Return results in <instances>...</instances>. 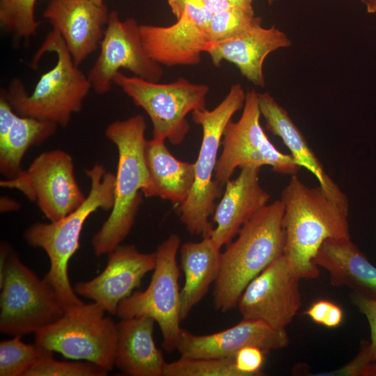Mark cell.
Listing matches in <instances>:
<instances>
[{"mask_svg":"<svg viewBox=\"0 0 376 376\" xmlns=\"http://www.w3.org/2000/svg\"><path fill=\"white\" fill-rule=\"evenodd\" d=\"M283 254L300 279L318 277L314 258L328 239L350 238L349 203L339 187L306 185L295 174L283 189Z\"/></svg>","mask_w":376,"mask_h":376,"instance_id":"obj_1","label":"cell"},{"mask_svg":"<svg viewBox=\"0 0 376 376\" xmlns=\"http://www.w3.org/2000/svg\"><path fill=\"white\" fill-rule=\"evenodd\" d=\"M146 129V120L141 114L116 120L106 128L105 135L116 146L118 158L113 206L91 240L96 256L108 254L120 245L134 225L142 203L141 193L152 197L145 157Z\"/></svg>","mask_w":376,"mask_h":376,"instance_id":"obj_2","label":"cell"},{"mask_svg":"<svg viewBox=\"0 0 376 376\" xmlns=\"http://www.w3.org/2000/svg\"><path fill=\"white\" fill-rule=\"evenodd\" d=\"M85 173L91 188L80 206L56 221L34 223L24 233L30 246L41 248L48 256L50 267L43 279L54 290L65 309L83 303L70 284L68 268L79 247L84 224L94 212L111 210L114 203L115 175L99 163L86 169Z\"/></svg>","mask_w":376,"mask_h":376,"instance_id":"obj_3","label":"cell"},{"mask_svg":"<svg viewBox=\"0 0 376 376\" xmlns=\"http://www.w3.org/2000/svg\"><path fill=\"white\" fill-rule=\"evenodd\" d=\"M284 205L277 200L247 221L237 238L221 252L213 291L215 308L226 312L237 306L247 285L283 253Z\"/></svg>","mask_w":376,"mask_h":376,"instance_id":"obj_4","label":"cell"},{"mask_svg":"<svg viewBox=\"0 0 376 376\" xmlns=\"http://www.w3.org/2000/svg\"><path fill=\"white\" fill-rule=\"evenodd\" d=\"M54 52L56 63L41 75L29 95L20 79H14L4 93L8 102L19 115L49 121L58 127L68 126L71 116L80 111L91 87L88 76L75 63L61 35L50 31L33 58L37 67L41 56Z\"/></svg>","mask_w":376,"mask_h":376,"instance_id":"obj_5","label":"cell"},{"mask_svg":"<svg viewBox=\"0 0 376 376\" xmlns=\"http://www.w3.org/2000/svg\"><path fill=\"white\" fill-rule=\"evenodd\" d=\"M246 92L240 84H235L213 109L206 108L191 112L192 120L202 128L199 153L194 162L195 180L191 191L177 211L180 220L191 235L209 237L214 229L209 217L214 212L215 200L223 192L213 179L217 155L224 130L233 115L243 108Z\"/></svg>","mask_w":376,"mask_h":376,"instance_id":"obj_6","label":"cell"},{"mask_svg":"<svg viewBox=\"0 0 376 376\" xmlns=\"http://www.w3.org/2000/svg\"><path fill=\"white\" fill-rule=\"evenodd\" d=\"M113 81L148 115L152 125V139H168L173 145L185 140L190 129L186 117L190 112L205 108L210 90L206 84H194L182 77L160 84L129 77L120 71Z\"/></svg>","mask_w":376,"mask_h":376,"instance_id":"obj_7","label":"cell"},{"mask_svg":"<svg viewBox=\"0 0 376 376\" xmlns=\"http://www.w3.org/2000/svg\"><path fill=\"white\" fill-rule=\"evenodd\" d=\"M105 312L94 301L68 308L61 318L35 333V343L109 371L115 366L117 326Z\"/></svg>","mask_w":376,"mask_h":376,"instance_id":"obj_8","label":"cell"},{"mask_svg":"<svg viewBox=\"0 0 376 376\" xmlns=\"http://www.w3.org/2000/svg\"><path fill=\"white\" fill-rule=\"evenodd\" d=\"M0 331L13 336L36 333L61 318L65 308L54 290L12 252L0 280Z\"/></svg>","mask_w":376,"mask_h":376,"instance_id":"obj_9","label":"cell"},{"mask_svg":"<svg viewBox=\"0 0 376 376\" xmlns=\"http://www.w3.org/2000/svg\"><path fill=\"white\" fill-rule=\"evenodd\" d=\"M180 245V237L173 233L157 246L149 285L121 301L116 313L120 319L146 316L154 320L161 330L162 347L169 353L176 350L182 330L180 271L176 260Z\"/></svg>","mask_w":376,"mask_h":376,"instance_id":"obj_10","label":"cell"},{"mask_svg":"<svg viewBox=\"0 0 376 376\" xmlns=\"http://www.w3.org/2000/svg\"><path fill=\"white\" fill-rule=\"evenodd\" d=\"M240 119L227 125L222 138L214 179L223 188L237 167L269 166L278 173L295 175L299 165L291 155L279 151L269 140L260 122L258 93L246 92Z\"/></svg>","mask_w":376,"mask_h":376,"instance_id":"obj_11","label":"cell"},{"mask_svg":"<svg viewBox=\"0 0 376 376\" xmlns=\"http://www.w3.org/2000/svg\"><path fill=\"white\" fill-rule=\"evenodd\" d=\"M0 185L21 191L50 221L67 216L86 197L76 180L71 155L60 149L40 153L27 170L1 180Z\"/></svg>","mask_w":376,"mask_h":376,"instance_id":"obj_12","label":"cell"},{"mask_svg":"<svg viewBox=\"0 0 376 376\" xmlns=\"http://www.w3.org/2000/svg\"><path fill=\"white\" fill-rule=\"evenodd\" d=\"M100 45V54L87 75L95 93H109L114 76L122 68L148 81L161 79L162 68L147 54L136 19L122 21L116 11L110 12Z\"/></svg>","mask_w":376,"mask_h":376,"instance_id":"obj_13","label":"cell"},{"mask_svg":"<svg viewBox=\"0 0 376 376\" xmlns=\"http://www.w3.org/2000/svg\"><path fill=\"white\" fill-rule=\"evenodd\" d=\"M299 277L283 253L246 287L237 306L246 320L285 329L301 306Z\"/></svg>","mask_w":376,"mask_h":376,"instance_id":"obj_14","label":"cell"},{"mask_svg":"<svg viewBox=\"0 0 376 376\" xmlns=\"http://www.w3.org/2000/svg\"><path fill=\"white\" fill-rule=\"evenodd\" d=\"M156 255L141 253L133 244L119 246L108 253L107 265L96 277L77 282L75 292L116 315L119 304L139 286L143 276L155 267Z\"/></svg>","mask_w":376,"mask_h":376,"instance_id":"obj_15","label":"cell"},{"mask_svg":"<svg viewBox=\"0 0 376 376\" xmlns=\"http://www.w3.org/2000/svg\"><path fill=\"white\" fill-rule=\"evenodd\" d=\"M288 343L285 329L243 319L232 327L207 335H196L182 328L176 350L182 357L235 359L237 353L247 346L258 347L266 352L283 348Z\"/></svg>","mask_w":376,"mask_h":376,"instance_id":"obj_16","label":"cell"},{"mask_svg":"<svg viewBox=\"0 0 376 376\" xmlns=\"http://www.w3.org/2000/svg\"><path fill=\"white\" fill-rule=\"evenodd\" d=\"M109 13L91 0H49L43 13L79 66L100 44Z\"/></svg>","mask_w":376,"mask_h":376,"instance_id":"obj_17","label":"cell"},{"mask_svg":"<svg viewBox=\"0 0 376 376\" xmlns=\"http://www.w3.org/2000/svg\"><path fill=\"white\" fill-rule=\"evenodd\" d=\"M291 45L290 38L274 25L265 28L258 24L230 38L211 42L206 53L214 65L219 66L223 61L232 63L249 82L263 88L265 58L272 52Z\"/></svg>","mask_w":376,"mask_h":376,"instance_id":"obj_18","label":"cell"},{"mask_svg":"<svg viewBox=\"0 0 376 376\" xmlns=\"http://www.w3.org/2000/svg\"><path fill=\"white\" fill-rule=\"evenodd\" d=\"M142 42L149 56L159 65H194L211 44L208 27L187 13L166 26L140 24Z\"/></svg>","mask_w":376,"mask_h":376,"instance_id":"obj_19","label":"cell"},{"mask_svg":"<svg viewBox=\"0 0 376 376\" xmlns=\"http://www.w3.org/2000/svg\"><path fill=\"white\" fill-rule=\"evenodd\" d=\"M239 175L229 180L213 213L216 224L210 237L220 246L229 244L242 226L263 209L270 196L259 182L260 167H241Z\"/></svg>","mask_w":376,"mask_h":376,"instance_id":"obj_20","label":"cell"},{"mask_svg":"<svg viewBox=\"0 0 376 376\" xmlns=\"http://www.w3.org/2000/svg\"><path fill=\"white\" fill-rule=\"evenodd\" d=\"M58 126L52 122L17 114L3 89L0 95V172L5 179L17 177L23 171L22 158L33 146L53 136Z\"/></svg>","mask_w":376,"mask_h":376,"instance_id":"obj_21","label":"cell"},{"mask_svg":"<svg viewBox=\"0 0 376 376\" xmlns=\"http://www.w3.org/2000/svg\"><path fill=\"white\" fill-rule=\"evenodd\" d=\"M314 263L328 272L334 286H347L354 293L376 300V267L350 238L325 240Z\"/></svg>","mask_w":376,"mask_h":376,"instance_id":"obj_22","label":"cell"},{"mask_svg":"<svg viewBox=\"0 0 376 376\" xmlns=\"http://www.w3.org/2000/svg\"><path fill=\"white\" fill-rule=\"evenodd\" d=\"M155 321L139 316L121 319L116 324L115 366L132 376H163L166 363L154 337Z\"/></svg>","mask_w":376,"mask_h":376,"instance_id":"obj_23","label":"cell"},{"mask_svg":"<svg viewBox=\"0 0 376 376\" xmlns=\"http://www.w3.org/2000/svg\"><path fill=\"white\" fill-rule=\"evenodd\" d=\"M221 248L210 236L181 246L180 259L185 274V283L180 290L181 321L188 317L216 281L220 268Z\"/></svg>","mask_w":376,"mask_h":376,"instance_id":"obj_24","label":"cell"},{"mask_svg":"<svg viewBox=\"0 0 376 376\" xmlns=\"http://www.w3.org/2000/svg\"><path fill=\"white\" fill-rule=\"evenodd\" d=\"M145 157L152 197H160L180 205L189 195L195 180L194 163L180 161L169 151L164 141L148 140Z\"/></svg>","mask_w":376,"mask_h":376,"instance_id":"obj_25","label":"cell"},{"mask_svg":"<svg viewBox=\"0 0 376 376\" xmlns=\"http://www.w3.org/2000/svg\"><path fill=\"white\" fill-rule=\"evenodd\" d=\"M258 98L266 128L282 140L299 166L313 174L319 185L324 189L334 185L336 183L326 173L288 111L269 93H258Z\"/></svg>","mask_w":376,"mask_h":376,"instance_id":"obj_26","label":"cell"},{"mask_svg":"<svg viewBox=\"0 0 376 376\" xmlns=\"http://www.w3.org/2000/svg\"><path fill=\"white\" fill-rule=\"evenodd\" d=\"M20 336L0 343V375L26 376L42 357L53 352L34 344L24 343Z\"/></svg>","mask_w":376,"mask_h":376,"instance_id":"obj_27","label":"cell"},{"mask_svg":"<svg viewBox=\"0 0 376 376\" xmlns=\"http://www.w3.org/2000/svg\"><path fill=\"white\" fill-rule=\"evenodd\" d=\"M350 298L368 321L370 328V342L363 340L357 355L345 366L332 373L333 375L360 376L369 364L376 362V300L352 293Z\"/></svg>","mask_w":376,"mask_h":376,"instance_id":"obj_28","label":"cell"},{"mask_svg":"<svg viewBox=\"0 0 376 376\" xmlns=\"http://www.w3.org/2000/svg\"><path fill=\"white\" fill-rule=\"evenodd\" d=\"M37 0H0V24L18 39L36 34L40 22L34 15Z\"/></svg>","mask_w":376,"mask_h":376,"instance_id":"obj_29","label":"cell"},{"mask_svg":"<svg viewBox=\"0 0 376 376\" xmlns=\"http://www.w3.org/2000/svg\"><path fill=\"white\" fill-rule=\"evenodd\" d=\"M163 376H243L235 366V359L180 357L166 362Z\"/></svg>","mask_w":376,"mask_h":376,"instance_id":"obj_30","label":"cell"},{"mask_svg":"<svg viewBox=\"0 0 376 376\" xmlns=\"http://www.w3.org/2000/svg\"><path fill=\"white\" fill-rule=\"evenodd\" d=\"M261 22L260 17L234 6L217 12L212 15L209 24L211 42L230 38Z\"/></svg>","mask_w":376,"mask_h":376,"instance_id":"obj_31","label":"cell"},{"mask_svg":"<svg viewBox=\"0 0 376 376\" xmlns=\"http://www.w3.org/2000/svg\"><path fill=\"white\" fill-rule=\"evenodd\" d=\"M109 370L89 361H59L53 352L39 359L26 376H105Z\"/></svg>","mask_w":376,"mask_h":376,"instance_id":"obj_32","label":"cell"},{"mask_svg":"<svg viewBox=\"0 0 376 376\" xmlns=\"http://www.w3.org/2000/svg\"><path fill=\"white\" fill-rule=\"evenodd\" d=\"M304 313L313 322L329 328L340 325L343 318L341 308L327 300L315 302Z\"/></svg>","mask_w":376,"mask_h":376,"instance_id":"obj_33","label":"cell"},{"mask_svg":"<svg viewBox=\"0 0 376 376\" xmlns=\"http://www.w3.org/2000/svg\"><path fill=\"white\" fill-rule=\"evenodd\" d=\"M264 351L256 346H247L240 350L235 357V364L243 376L260 375L264 361Z\"/></svg>","mask_w":376,"mask_h":376,"instance_id":"obj_34","label":"cell"},{"mask_svg":"<svg viewBox=\"0 0 376 376\" xmlns=\"http://www.w3.org/2000/svg\"><path fill=\"white\" fill-rule=\"evenodd\" d=\"M168 3L176 17L185 12L196 22L209 28L213 14L207 8L203 0H168Z\"/></svg>","mask_w":376,"mask_h":376,"instance_id":"obj_35","label":"cell"},{"mask_svg":"<svg viewBox=\"0 0 376 376\" xmlns=\"http://www.w3.org/2000/svg\"><path fill=\"white\" fill-rule=\"evenodd\" d=\"M203 1L212 14L233 6L227 0H203Z\"/></svg>","mask_w":376,"mask_h":376,"instance_id":"obj_36","label":"cell"},{"mask_svg":"<svg viewBox=\"0 0 376 376\" xmlns=\"http://www.w3.org/2000/svg\"><path fill=\"white\" fill-rule=\"evenodd\" d=\"M227 1L233 6L240 8L251 15H255L253 8V0H227Z\"/></svg>","mask_w":376,"mask_h":376,"instance_id":"obj_37","label":"cell"},{"mask_svg":"<svg viewBox=\"0 0 376 376\" xmlns=\"http://www.w3.org/2000/svg\"><path fill=\"white\" fill-rule=\"evenodd\" d=\"M19 208V204L15 200L6 196L1 198L0 210L1 212L15 211Z\"/></svg>","mask_w":376,"mask_h":376,"instance_id":"obj_38","label":"cell"},{"mask_svg":"<svg viewBox=\"0 0 376 376\" xmlns=\"http://www.w3.org/2000/svg\"><path fill=\"white\" fill-rule=\"evenodd\" d=\"M360 376H376V362L368 365L362 370Z\"/></svg>","mask_w":376,"mask_h":376,"instance_id":"obj_39","label":"cell"},{"mask_svg":"<svg viewBox=\"0 0 376 376\" xmlns=\"http://www.w3.org/2000/svg\"><path fill=\"white\" fill-rule=\"evenodd\" d=\"M366 11L370 14L376 13V0H370L365 4Z\"/></svg>","mask_w":376,"mask_h":376,"instance_id":"obj_40","label":"cell"},{"mask_svg":"<svg viewBox=\"0 0 376 376\" xmlns=\"http://www.w3.org/2000/svg\"><path fill=\"white\" fill-rule=\"evenodd\" d=\"M92 1H93L94 3H97V4H99V5H102L104 4V0H91Z\"/></svg>","mask_w":376,"mask_h":376,"instance_id":"obj_41","label":"cell"},{"mask_svg":"<svg viewBox=\"0 0 376 376\" xmlns=\"http://www.w3.org/2000/svg\"><path fill=\"white\" fill-rule=\"evenodd\" d=\"M360 1L363 4L365 5L366 3H368L370 0H360Z\"/></svg>","mask_w":376,"mask_h":376,"instance_id":"obj_42","label":"cell"},{"mask_svg":"<svg viewBox=\"0 0 376 376\" xmlns=\"http://www.w3.org/2000/svg\"><path fill=\"white\" fill-rule=\"evenodd\" d=\"M267 1L268 3H269V5H272L273 3H274V0H267Z\"/></svg>","mask_w":376,"mask_h":376,"instance_id":"obj_43","label":"cell"}]
</instances>
